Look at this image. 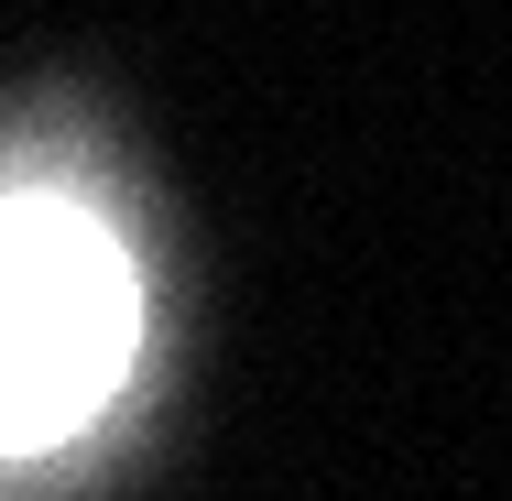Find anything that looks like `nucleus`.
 <instances>
[{
	"mask_svg": "<svg viewBox=\"0 0 512 501\" xmlns=\"http://www.w3.org/2000/svg\"><path fill=\"white\" fill-rule=\"evenodd\" d=\"M131 371V273L77 207H0V458L66 447Z\"/></svg>",
	"mask_w": 512,
	"mask_h": 501,
	"instance_id": "nucleus-1",
	"label": "nucleus"
}]
</instances>
